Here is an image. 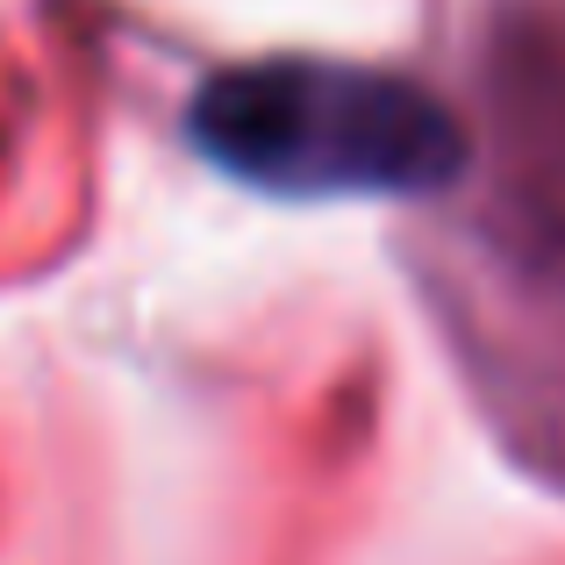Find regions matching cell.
<instances>
[{"label":"cell","instance_id":"cell-1","mask_svg":"<svg viewBox=\"0 0 565 565\" xmlns=\"http://www.w3.org/2000/svg\"><path fill=\"white\" fill-rule=\"evenodd\" d=\"M193 143L273 193H415L458 172V122L394 72L273 57L201 86Z\"/></svg>","mask_w":565,"mask_h":565}]
</instances>
